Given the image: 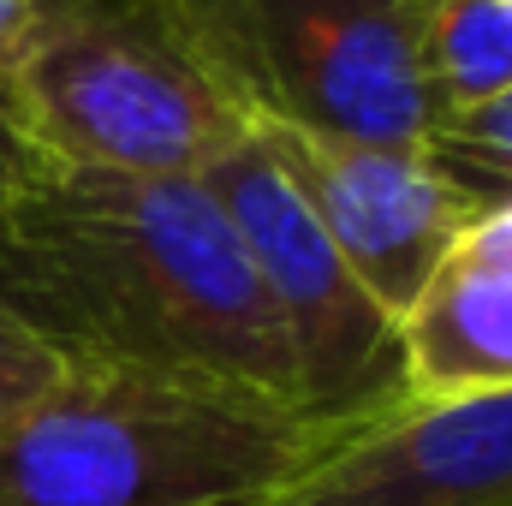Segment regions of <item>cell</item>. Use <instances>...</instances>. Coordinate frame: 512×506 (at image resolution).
<instances>
[{
    "mask_svg": "<svg viewBox=\"0 0 512 506\" xmlns=\"http://www.w3.org/2000/svg\"><path fill=\"white\" fill-rule=\"evenodd\" d=\"M310 447L280 399L66 370L0 429V506H256Z\"/></svg>",
    "mask_w": 512,
    "mask_h": 506,
    "instance_id": "obj_2",
    "label": "cell"
},
{
    "mask_svg": "<svg viewBox=\"0 0 512 506\" xmlns=\"http://www.w3.org/2000/svg\"><path fill=\"white\" fill-rule=\"evenodd\" d=\"M423 155L471 197V203H495L512 191V90L477 102V108H459V114H441Z\"/></svg>",
    "mask_w": 512,
    "mask_h": 506,
    "instance_id": "obj_10",
    "label": "cell"
},
{
    "mask_svg": "<svg viewBox=\"0 0 512 506\" xmlns=\"http://www.w3.org/2000/svg\"><path fill=\"white\" fill-rule=\"evenodd\" d=\"M405 393L459 399L512 387V191L483 203L399 316Z\"/></svg>",
    "mask_w": 512,
    "mask_h": 506,
    "instance_id": "obj_8",
    "label": "cell"
},
{
    "mask_svg": "<svg viewBox=\"0 0 512 506\" xmlns=\"http://www.w3.org/2000/svg\"><path fill=\"white\" fill-rule=\"evenodd\" d=\"M417 60L435 120L512 90V0H423Z\"/></svg>",
    "mask_w": 512,
    "mask_h": 506,
    "instance_id": "obj_9",
    "label": "cell"
},
{
    "mask_svg": "<svg viewBox=\"0 0 512 506\" xmlns=\"http://www.w3.org/2000/svg\"><path fill=\"white\" fill-rule=\"evenodd\" d=\"M256 143L274 155L286 185L304 197L316 227L340 262L358 274V286L399 322L441 256L459 245V233L477 221L483 203H471L423 149H387V143H340L310 131L251 126Z\"/></svg>",
    "mask_w": 512,
    "mask_h": 506,
    "instance_id": "obj_6",
    "label": "cell"
},
{
    "mask_svg": "<svg viewBox=\"0 0 512 506\" xmlns=\"http://www.w3.org/2000/svg\"><path fill=\"white\" fill-rule=\"evenodd\" d=\"M30 173H42V155L30 149V137L18 126V102H12V84H6V66H0V203L30 185Z\"/></svg>",
    "mask_w": 512,
    "mask_h": 506,
    "instance_id": "obj_12",
    "label": "cell"
},
{
    "mask_svg": "<svg viewBox=\"0 0 512 506\" xmlns=\"http://www.w3.org/2000/svg\"><path fill=\"white\" fill-rule=\"evenodd\" d=\"M60 376H66V364L42 340H30L12 316H0V429H12Z\"/></svg>",
    "mask_w": 512,
    "mask_h": 506,
    "instance_id": "obj_11",
    "label": "cell"
},
{
    "mask_svg": "<svg viewBox=\"0 0 512 506\" xmlns=\"http://www.w3.org/2000/svg\"><path fill=\"white\" fill-rule=\"evenodd\" d=\"M30 6H36V0H0V54H6V48H12V36L24 30Z\"/></svg>",
    "mask_w": 512,
    "mask_h": 506,
    "instance_id": "obj_13",
    "label": "cell"
},
{
    "mask_svg": "<svg viewBox=\"0 0 512 506\" xmlns=\"http://www.w3.org/2000/svg\"><path fill=\"white\" fill-rule=\"evenodd\" d=\"M197 179L233 221L268 292V310L292 358V405L304 429L328 441L405 405L411 393H405L399 322L340 262L316 215L304 209V197L256 143V131L233 137Z\"/></svg>",
    "mask_w": 512,
    "mask_h": 506,
    "instance_id": "obj_5",
    "label": "cell"
},
{
    "mask_svg": "<svg viewBox=\"0 0 512 506\" xmlns=\"http://www.w3.org/2000/svg\"><path fill=\"white\" fill-rule=\"evenodd\" d=\"M0 316L66 370L292 405L280 322L203 179L42 161L0 203Z\"/></svg>",
    "mask_w": 512,
    "mask_h": 506,
    "instance_id": "obj_1",
    "label": "cell"
},
{
    "mask_svg": "<svg viewBox=\"0 0 512 506\" xmlns=\"http://www.w3.org/2000/svg\"><path fill=\"white\" fill-rule=\"evenodd\" d=\"M245 126L423 149V0H173Z\"/></svg>",
    "mask_w": 512,
    "mask_h": 506,
    "instance_id": "obj_4",
    "label": "cell"
},
{
    "mask_svg": "<svg viewBox=\"0 0 512 506\" xmlns=\"http://www.w3.org/2000/svg\"><path fill=\"white\" fill-rule=\"evenodd\" d=\"M256 506H512V387L405 399L316 441Z\"/></svg>",
    "mask_w": 512,
    "mask_h": 506,
    "instance_id": "obj_7",
    "label": "cell"
},
{
    "mask_svg": "<svg viewBox=\"0 0 512 506\" xmlns=\"http://www.w3.org/2000/svg\"><path fill=\"white\" fill-rule=\"evenodd\" d=\"M0 66L54 167L197 179L251 131L173 0H36Z\"/></svg>",
    "mask_w": 512,
    "mask_h": 506,
    "instance_id": "obj_3",
    "label": "cell"
}]
</instances>
